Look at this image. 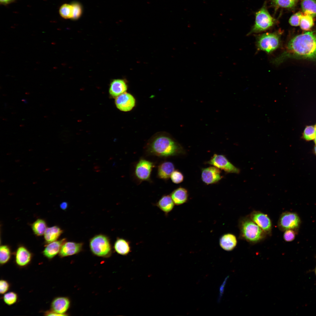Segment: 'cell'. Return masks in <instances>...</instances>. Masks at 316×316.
Instances as JSON below:
<instances>
[{
	"instance_id": "cell-12",
	"label": "cell",
	"mask_w": 316,
	"mask_h": 316,
	"mask_svg": "<svg viewBox=\"0 0 316 316\" xmlns=\"http://www.w3.org/2000/svg\"><path fill=\"white\" fill-rule=\"evenodd\" d=\"M222 178L220 169L216 167L210 166L202 169L201 178L206 184L215 183L220 181Z\"/></svg>"
},
{
	"instance_id": "cell-5",
	"label": "cell",
	"mask_w": 316,
	"mask_h": 316,
	"mask_svg": "<svg viewBox=\"0 0 316 316\" xmlns=\"http://www.w3.org/2000/svg\"><path fill=\"white\" fill-rule=\"evenodd\" d=\"M275 22V19L270 15L264 5L256 13L255 23L249 34L266 30L272 27Z\"/></svg>"
},
{
	"instance_id": "cell-39",
	"label": "cell",
	"mask_w": 316,
	"mask_h": 316,
	"mask_svg": "<svg viewBox=\"0 0 316 316\" xmlns=\"http://www.w3.org/2000/svg\"><path fill=\"white\" fill-rule=\"evenodd\" d=\"M15 0H0V2L3 4H7L13 2Z\"/></svg>"
},
{
	"instance_id": "cell-10",
	"label": "cell",
	"mask_w": 316,
	"mask_h": 316,
	"mask_svg": "<svg viewBox=\"0 0 316 316\" xmlns=\"http://www.w3.org/2000/svg\"><path fill=\"white\" fill-rule=\"evenodd\" d=\"M115 104L120 111L128 112L131 111L136 104V100L131 94L126 92L116 98Z\"/></svg>"
},
{
	"instance_id": "cell-6",
	"label": "cell",
	"mask_w": 316,
	"mask_h": 316,
	"mask_svg": "<svg viewBox=\"0 0 316 316\" xmlns=\"http://www.w3.org/2000/svg\"><path fill=\"white\" fill-rule=\"evenodd\" d=\"M280 35L276 32L267 33L261 35L257 38V48L267 53L273 51L279 46Z\"/></svg>"
},
{
	"instance_id": "cell-17",
	"label": "cell",
	"mask_w": 316,
	"mask_h": 316,
	"mask_svg": "<svg viewBox=\"0 0 316 316\" xmlns=\"http://www.w3.org/2000/svg\"><path fill=\"white\" fill-rule=\"evenodd\" d=\"M128 85L124 80L114 79L111 82L109 89L110 95L116 98L121 94L126 92Z\"/></svg>"
},
{
	"instance_id": "cell-1",
	"label": "cell",
	"mask_w": 316,
	"mask_h": 316,
	"mask_svg": "<svg viewBox=\"0 0 316 316\" xmlns=\"http://www.w3.org/2000/svg\"><path fill=\"white\" fill-rule=\"evenodd\" d=\"M288 58H316V30L306 32L293 38L288 42L285 50L272 61L279 64Z\"/></svg>"
},
{
	"instance_id": "cell-25",
	"label": "cell",
	"mask_w": 316,
	"mask_h": 316,
	"mask_svg": "<svg viewBox=\"0 0 316 316\" xmlns=\"http://www.w3.org/2000/svg\"><path fill=\"white\" fill-rule=\"evenodd\" d=\"M31 227L34 233L39 236L43 235L47 228L45 221L41 219L35 221L32 224Z\"/></svg>"
},
{
	"instance_id": "cell-18",
	"label": "cell",
	"mask_w": 316,
	"mask_h": 316,
	"mask_svg": "<svg viewBox=\"0 0 316 316\" xmlns=\"http://www.w3.org/2000/svg\"><path fill=\"white\" fill-rule=\"evenodd\" d=\"M174 168V166L172 162L169 161L163 162L158 166L157 177L161 179L167 180L170 178Z\"/></svg>"
},
{
	"instance_id": "cell-7",
	"label": "cell",
	"mask_w": 316,
	"mask_h": 316,
	"mask_svg": "<svg viewBox=\"0 0 316 316\" xmlns=\"http://www.w3.org/2000/svg\"><path fill=\"white\" fill-rule=\"evenodd\" d=\"M154 166L152 162L144 159H141L134 167V174L136 180L139 183L150 181L153 168Z\"/></svg>"
},
{
	"instance_id": "cell-35",
	"label": "cell",
	"mask_w": 316,
	"mask_h": 316,
	"mask_svg": "<svg viewBox=\"0 0 316 316\" xmlns=\"http://www.w3.org/2000/svg\"><path fill=\"white\" fill-rule=\"evenodd\" d=\"M295 233L293 229H288L285 231L283 235V238L285 241L291 242L293 241L295 237Z\"/></svg>"
},
{
	"instance_id": "cell-33",
	"label": "cell",
	"mask_w": 316,
	"mask_h": 316,
	"mask_svg": "<svg viewBox=\"0 0 316 316\" xmlns=\"http://www.w3.org/2000/svg\"><path fill=\"white\" fill-rule=\"evenodd\" d=\"M274 2L279 6L289 8L293 7L295 4L293 0H273Z\"/></svg>"
},
{
	"instance_id": "cell-13",
	"label": "cell",
	"mask_w": 316,
	"mask_h": 316,
	"mask_svg": "<svg viewBox=\"0 0 316 316\" xmlns=\"http://www.w3.org/2000/svg\"><path fill=\"white\" fill-rule=\"evenodd\" d=\"M83 245L82 243L66 241L61 246L59 255L62 257L77 254L82 250Z\"/></svg>"
},
{
	"instance_id": "cell-28",
	"label": "cell",
	"mask_w": 316,
	"mask_h": 316,
	"mask_svg": "<svg viewBox=\"0 0 316 316\" xmlns=\"http://www.w3.org/2000/svg\"><path fill=\"white\" fill-rule=\"evenodd\" d=\"M11 251L6 245H2L0 247V263L2 265L7 263L11 257Z\"/></svg>"
},
{
	"instance_id": "cell-34",
	"label": "cell",
	"mask_w": 316,
	"mask_h": 316,
	"mask_svg": "<svg viewBox=\"0 0 316 316\" xmlns=\"http://www.w3.org/2000/svg\"><path fill=\"white\" fill-rule=\"evenodd\" d=\"M303 14L300 12H298L293 15L289 20V23L292 26H297L300 25L301 18Z\"/></svg>"
},
{
	"instance_id": "cell-32",
	"label": "cell",
	"mask_w": 316,
	"mask_h": 316,
	"mask_svg": "<svg viewBox=\"0 0 316 316\" xmlns=\"http://www.w3.org/2000/svg\"><path fill=\"white\" fill-rule=\"evenodd\" d=\"M170 178L172 182L175 184H179L181 183L184 179V176L183 174L177 170L174 171Z\"/></svg>"
},
{
	"instance_id": "cell-4",
	"label": "cell",
	"mask_w": 316,
	"mask_h": 316,
	"mask_svg": "<svg viewBox=\"0 0 316 316\" xmlns=\"http://www.w3.org/2000/svg\"><path fill=\"white\" fill-rule=\"evenodd\" d=\"M90 247L93 253L99 257H105L111 252V247L109 239L103 234L96 235L90 241Z\"/></svg>"
},
{
	"instance_id": "cell-37",
	"label": "cell",
	"mask_w": 316,
	"mask_h": 316,
	"mask_svg": "<svg viewBox=\"0 0 316 316\" xmlns=\"http://www.w3.org/2000/svg\"><path fill=\"white\" fill-rule=\"evenodd\" d=\"M45 316H63V315L58 314L52 310L46 311L44 313Z\"/></svg>"
},
{
	"instance_id": "cell-9",
	"label": "cell",
	"mask_w": 316,
	"mask_h": 316,
	"mask_svg": "<svg viewBox=\"0 0 316 316\" xmlns=\"http://www.w3.org/2000/svg\"><path fill=\"white\" fill-rule=\"evenodd\" d=\"M300 220L296 213L285 212L280 216L278 222L279 228L281 230H294L299 226Z\"/></svg>"
},
{
	"instance_id": "cell-3",
	"label": "cell",
	"mask_w": 316,
	"mask_h": 316,
	"mask_svg": "<svg viewBox=\"0 0 316 316\" xmlns=\"http://www.w3.org/2000/svg\"><path fill=\"white\" fill-rule=\"evenodd\" d=\"M240 228L242 237L252 243L261 240L266 233L250 218H246L242 220L240 222Z\"/></svg>"
},
{
	"instance_id": "cell-20",
	"label": "cell",
	"mask_w": 316,
	"mask_h": 316,
	"mask_svg": "<svg viewBox=\"0 0 316 316\" xmlns=\"http://www.w3.org/2000/svg\"><path fill=\"white\" fill-rule=\"evenodd\" d=\"M170 195L175 204L177 205L186 203L187 201L188 196L187 190L180 187L174 190Z\"/></svg>"
},
{
	"instance_id": "cell-38",
	"label": "cell",
	"mask_w": 316,
	"mask_h": 316,
	"mask_svg": "<svg viewBox=\"0 0 316 316\" xmlns=\"http://www.w3.org/2000/svg\"><path fill=\"white\" fill-rule=\"evenodd\" d=\"M61 208L63 210H65L68 207V204L66 202H64L61 203L60 205Z\"/></svg>"
},
{
	"instance_id": "cell-43",
	"label": "cell",
	"mask_w": 316,
	"mask_h": 316,
	"mask_svg": "<svg viewBox=\"0 0 316 316\" xmlns=\"http://www.w3.org/2000/svg\"><path fill=\"white\" fill-rule=\"evenodd\" d=\"M315 272H316V270H315Z\"/></svg>"
},
{
	"instance_id": "cell-2",
	"label": "cell",
	"mask_w": 316,
	"mask_h": 316,
	"mask_svg": "<svg viewBox=\"0 0 316 316\" xmlns=\"http://www.w3.org/2000/svg\"><path fill=\"white\" fill-rule=\"evenodd\" d=\"M145 152L150 155L167 157L183 154L182 147L169 134L165 132L153 135L146 144Z\"/></svg>"
},
{
	"instance_id": "cell-24",
	"label": "cell",
	"mask_w": 316,
	"mask_h": 316,
	"mask_svg": "<svg viewBox=\"0 0 316 316\" xmlns=\"http://www.w3.org/2000/svg\"><path fill=\"white\" fill-rule=\"evenodd\" d=\"M302 11L305 14L310 15L312 17L316 16V1L304 0L301 3Z\"/></svg>"
},
{
	"instance_id": "cell-22",
	"label": "cell",
	"mask_w": 316,
	"mask_h": 316,
	"mask_svg": "<svg viewBox=\"0 0 316 316\" xmlns=\"http://www.w3.org/2000/svg\"><path fill=\"white\" fill-rule=\"evenodd\" d=\"M129 241L121 238H118L114 245L115 251L118 254L126 255L131 251V247Z\"/></svg>"
},
{
	"instance_id": "cell-31",
	"label": "cell",
	"mask_w": 316,
	"mask_h": 316,
	"mask_svg": "<svg viewBox=\"0 0 316 316\" xmlns=\"http://www.w3.org/2000/svg\"><path fill=\"white\" fill-rule=\"evenodd\" d=\"M73 8V15L72 18L73 20H77L81 16L83 9L80 3L74 2L71 4Z\"/></svg>"
},
{
	"instance_id": "cell-14",
	"label": "cell",
	"mask_w": 316,
	"mask_h": 316,
	"mask_svg": "<svg viewBox=\"0 0 316 316\" xmlns=\"http://www.w3.org/2000/svg\"><path fill=\"white\" fill-rule=\"evenodd\" d=\"M32 258L31 253L28 250L23 246L17 249L15 255V262L17 265L23 267L30 263Z\"/></svg>"
},
{
	"instance_id": "cell-26",
	"label": "cell",
	"mask_w": 316,
	"mask_h": 316,
	"mask_svg": "<svg viewBox=\"0 0 316 316\" xmlns=\"http://www.w3.org/2000/svg\"><path fill=\"white\" fill-rule=\"evenodd\" d=\"M312 18L309 15L305 14L304 15H303L300 23V27L302 30L305 31L310 30L314 24Z\"/></svg>"
},
{
	"instance_id": "cell-16",
	"label": "cell",
	"mask_w": 316,
	"mask_h": 316,
	"mask_svg": "<svg viewBox=\"0 0 316 316\" xmlns=\"http://www.w3.org/2000/svg\"><path fill=\"white\" fill-rule=\"evenodd\" d=\"M66 241V238L49 243L43 251V255L49 259L54 258L59 253L63 245Z\"/></svg>"
},
{
	"instance_id": "cell-29",
	"label": "cell",
	"mask_w": 316,
	"mask_h": 316,
	"mask_svg": "<svg viewBox=\"0 0 316 316\" xmlns=\"http://www.w3.org/2000/svg\"><path fill=\"white\" fill-rule=\"evenodd\" d=\"M18 299V296L17 294L12 291L5 293L3 297L4 302L8 305H11L16 303Z\"/></svg>"
},
{
	"instance_id": "cell-8",
	"label": "cell",
	"mask_w": 316,
	"mask_h": 316,
	"mask_svg": "<svg viewBox=\"0 0 316 316\" xmlns=\"http://www.w3.org/2000/svg\"><path fill=\"white\" fill-rule=\"evenodd\" d=\"M207 163L227 173L238 174L240 170L231 163L224 155L214 154Z\"/></svg>"
},
{
	"instance_id": "cell-36",
	"label": "cell",
	"mask_w": 316,
	"mask_h": 316,
	"mask_svg": "<svg viewBox=\"0 0 316 316\" xmlns=\"http://www.w3.org/2000/svg\"><path fill=\"white\" fill-rule=\"evenodd\" d=\"M10 284L7 281L1 279L0 281V293L1 294L5 293L9 289Z\"/></svg>"
},
{
	"instance_id": "cell-15",
	"label": "cell",
	"mask_w": 316,
	"mask_h": 316,
	"mask_svg": "<svg viewBox=\"0 0 316 316\" xmlns=\"http://www.w3.org/2000/svg\"><path fill=\"white\" fill-rule=\"evenodd\" d=\"M70 302L66 297H59L55 298L51 303V310L63 316L70 306Z\"/></svg>"
},
{
	"instance_id": "cell-11",
	"label": "cell",
	"mask_w": 316,
	"mask_h": 316,
	"mask_svg": "<svg viewBox=\"0 0 316 316\" xmlns=\"http://www.w3.org/2000/svg\"><path fill=\"white\" fill-rule=\"evenodd\" d=\"M250 218L266 233L270 232L272 227V222L267 214L259 211H254L250 214Z\"/></svg>"
},
{
	"instance_id": "cell-41",
	"label": "cell",
	"mask_w": 316,
	"mask_h": 316,
	"mask_svg": "<svg viewBox=\"0 0 316 316\" xmlns=\"http://www.w3.org/2000/svg\"><path fill=\"white\" fill-rule=\"evenodd\" d=\"M314 142H315V144L316 145V137L314 139Z\"/></svg>"
},
{
	"instance_id": "cell-27",
	"label": "cell",
	"mask_w": 316,
	"mask_h": 316,
	"mask_svg": "<svg viewBox=\"0 0 316 316\" xmlns=\"http://www.w3.org/2000/svg\"><path fill=\"white\" fill-rule=\"evenodd\" d=\"M59 13L61 16L64 19H72L73 15V8L72 4H65L60 7Z\"/></svg>"
},
{
	"instance_id": "cell-42",
	"label": "cell",
	"mask_w": 316,
	"mask_h": 316,
	"mask_svg": "<svg viewBox=\"0 0 316 316\" xmlns=\"http://www.w3.org/2000/svg\"><path fill=\"white\" fill-rule=\"evenodd\" d=\"M314 128H315V130H316V124H315V125L314 126Z\"/></svg>"
},
{
	"instance_id": "cell-44",
	"label": "cell",
	"mask_w": 316,
	"mask_h": 316,
	"mask_svg": "<svg viewBox=\"0 0 316 316\" xmlns=\"http://www.w3.org/2000/svg\"><path fill=\"white\" fill-rule=\"evenodd\" d=\"M294 0V1H296V0Z\"/></svg>"
},
{
	"instance_id": "cell-23",
	"label": "cell",
	"mask_w": 316,
	"mask_h": 316,
	"mask_svg": "<svg viewBox=\"0 0 316 316\" xmlns=\"http://www.w3.org/2000/svg\"><path fill=\"white\" fill-rule=\"evenodd\" d=\"M63 232V231L57 226L47 228L44 234L45 242L49 243L56 241Z\"/></svg>"
},
{
	"instance_id": "cell-19",
	"label": "cell",
	"mask_w": 316,
	"mask_h": 316,
	"mask_svg": "<svg viewBox=\"0 0 316 316\" xmlns=\"http://www.w3.org/2000/svg\"><path fill=\"white\" fill-rule=\"evenodd\" d=\"M220 247L224 250L230 251L232 250L236 246L237 240L233 234L228 233L223 235L219 241Z\"/></svg>"
},
{
	"instance_id": "cell-21",
	"label": "cell",
	"mask_w": 316,
	"mask_h": 316,
	"mask_svg": "<svg viewBox=\"0 0 316 316\" xmlns=\"http://www.w3.org/2000/svg\"><path fill=\"white\" fill-rule=\"evenodd\" d=\"M175 204L170 195H164L155 204V205L167 215L174 208Z\"/></svg>"
},
{
	"instance_id": "cell-40",
	"label": "cell",
	"mask_w": 316,
	"mask_h": 316,
	"mask_svg": "<svg viewBox=\"0 0 316 316\" xmlns=\"http://www.w3.org/2000/svg\"><path fill=\"white\" fill-rule=\"evenodd\" d=\"M314 150H315V154H316V146L315 147Z\"/></svg>"
},
{
	"instance_id": "cell-30",
	"label": "cell",
	"mask_w": 316,
	"mask_h": 316,
	"mask_svg": "<svg viewBox=\"0 0 316 316\" xmlns=\"http://www.w3.org/2000/svg\"><path fill=\"white\" fill-rule=\"evenodd\" d=\"M303 136L304 139L307 140L314 139L316 137V131L314 126H307L304 129Z\"/></svg>"
}]
</instances>
